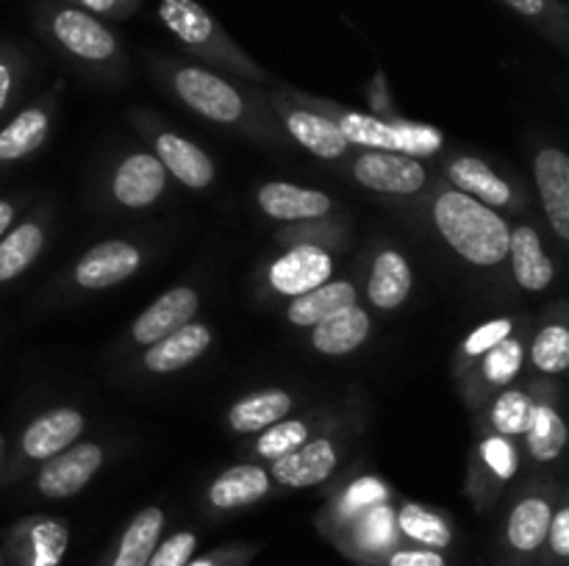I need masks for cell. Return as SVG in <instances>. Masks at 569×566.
Wrapping results in <instances>:
<instances>
[{
	"label": "cell",
	"instance_id": "22",
	"mask_svg": "<svg viewBox=\"0 0 569 566\" xmlns=\"http://www.w3.org/2000/svg\"><path fill=\"white\" fill-rule=\"evenodd\" d=\"M356 305V289L348 281H328L322 286L311 289V292L295 297V303L289 305L287 316L292 325L298 327H315L320 325L328 316L339 314V311Z\"/></svg>",
	"mask_w": 569,
	"mask_h": 566
},
{
	"label": "cell",
	"instance_id": "29",
	"mask_svg": "<svg viewBox=\"0 0 569 566\" xmlns=\"http://www.w3.org/2000/svg\"><path fill=\"white\" fill-rule=\"evenodd\" d=\"M395 522H398V530L420 547L445 549L453 544V527L442 516L417 503H406L395 516Z\"/></svg>",
	"mask_w": 569,
	"mask_h": 566
},
{
	"label": "cell",
	"instance_id": "20",
	"mask_svg": "<svg viewBox=\"0 0 569 566\" xmlns=\"http://www.w3.org/2000/svg\"><path fill=\"white\" fill-rule=\"evenodd\" d=\"M509 255L517 283L526 292H542V289H548L553 283V261L545 255L539 233L533 228L522 225L511 233Z\"/></svg>",
	"mask_w": 569,
	"mask_h": 566
},
{
	"label": "cell",
	"instance_id": "27",
	"mask_svg": "<svg viewBox=\"0 0 569 566\" xmlns=\"http://www.w3.org/2000/svg\"><path fill=\"white\" fill-rule=\"evenodd\" d=\"M292 408V397L287 392H259L250 394V397L239 400L231 408L228 420H231V427L239 433H259L264 427L276 425Z\"/></svg>",
	"mask_w": 569,
	"mask_h": 566
},
{
	"label": "cell",
	"instance_id": "9",
	"mask_svg": "<svg viewBox=\"0 0 569 566\" xmlns=\"http://www.w3.org/2000/svg\"><path fill=\"white\" fill-rule=\"evenodd\" d=\"M53 33L72 55L87 61H106L114 55L117 39L109 28L81 9H61L53 17Z\"/></svg>",
	"mask_w": 569,
	"mask_h": 566
},
{
	"label": "cell",
	"instance_id": "16",
	"mask_svg": "<svg viewBox=\"0 0 569 566\" xmlns=\"http://www.w3.org/2000/svg\"><path fill=\"white\" fill-rule=\"evenodd\" d=\"M209 344H211L209 327L198 325V322H187L183 327L172 331L170 336L150 344V350L144 353V366H148L150 372H159V375L178 372L183 370V366L192 364V361H198L200 355L209 350Z\"/></svg>",
	"mask_w": 569,
	"mask_h": 566
},
{
	"label": "cell",
	"instance_id": "4",
	"mask_svg": "<svg viewBox=\"0 0 569 566\" xmlns=\"http://www.w3.org/2000/svg\"><path fill=\"white\" fill-rule=\"evenodd\" d=\"M103 464V449L92 442L70 444L67 449H61L59 455L48 458V464L42 466L37 477V486L44 497L50 499H64L72 494L81 492L89 481L94 477V472Z\"/></svg>",
	"mask_w": 569,
	"mask_h": 566
},
{
	"label": "cell",
	"instance_id": "41",
	"mask_svg": "<svg viewBox=\"0 0 569 566\" xmlns=\"http://www.w3.org/2000/svg\"><path fill=\"white\" fill-rule=\"evenodd\" d=\"M383 497H387V492H383L381 483H378V481H359L353 488H350L348 497H345L342 511L348 516L365 514V511L372 508V505H381Z\"/></svg>",
	"mask_w": 569,
	"mask_h": 566
},
{
	"label": "cell",
	"instance_id": "45",
	"mask_svg": "<svg viewBox=\"0 0 569 566\" xmlns=\"http://www.w3.org/2000/svg\"><path fill=\"white\" fill-rule=\"evenodd\" d=\"M503 3L511 6L522 17H539L548 9V0H503Z\"/></svg>",
	"mask_w": 569,
	"mask_h": 566
},
{
	"label": "cell",
	"instance_id": "7",
	"mask_svg": "<svg viewBox=\"0 0 569 566\" xmlns=\"http://www.w3.org/2000/svg\"><path fill=\"white\" fill-rule=\"evenodd\" d=\"M331 272L333 261L326 250L315 247V244H300L272 264L270 283L276 292L300 297V294L331 281Z\"/></svg>",
	"mask_w": 569,
	"mask_h": 566
},
{
	"label": "cell",
	"instance_id": "11",
	"mask_svg": "<svg viewBox=\"0 0 569 566\" xmlns=\"http://www.w3.org/2000/svg\"><path fill=\"white\" fill-rule=\"evenodd\" d=\"M198 305L200 300L192 289H170V292L161 294L148 311L139 314V320L133 322V338H137L139 344H144V347H150V344H156L159 338L170 336L172 331H178V327H183L187 322H192Z\"/></svg>",
	"mask_w": 569,
	"mask_h": 566
},
{
	"label": "cell",
	"instance_id": "23",
	"mask_svg": "<svg viewBox=\"0 0 569 566\" xmlns=\"http://www.w3.org/2000/svg\"><path fill=\"white\" fill-rule=\"evenodd\" d=\"M370 336V314L359 305L339 311V314L328 316L320 325H315V347L322 355H348L350 350L359 347L365 338Z\"/></svg>",
	"mask_w": 569,
	"mask_h": 566
},
{
	"label": "cell",
	"instance_id": "3",
	"mask_svg": "<svg viewBox=\"0 0 569 566\" xmlns=\"http://www.w3.org/2000/svg\"><path fill=\"white\" fill-rule=\"evenodd\" d=\"M337 125L348 142L365 144L372 150H389V153L403 150L411 159L431 155L442 144V133L428 125H389V122L365 114H345Z\"/></svg>",
	"mask_w": 569,
	"mask_h": 566
},
{
	"label": "cell",
	"instance_id": "14",
	"mask_svg": "<svg viewBox=\"0 0 569 566\" xmlns=\"http://www.w3.org/2000/svg\"><path fill=\"white\" fill-rule=\"evenodd\" d=\"M167 170L150 153L128 155L114 175V198L128 209H144L164 192Z\"/></svg>",
	"mask_w": 569,
	"mask_h": 566
},
{
	"label": "cell",
	"instance_id": "36",
	"mask_svg": "<svg viewBox=\"0 0 569 566\" xmlns=\"http://www.w3.org/2000/svg\"><path fill=\"white\" fill-rule=\"evenodd\" d=\"M306 442H309V427H306L303 422L281 420L276 422V425L264 427L259 444H256V453L267 461H278Z\"/></svg>",
	"mask_w": 569,
	"mask_h": 566
},
{
	"label": "cell",
	"instance_id": "47",
	"mask_svg": "<svg viewBox=\"0 0 569 566\" xmlns=\"http://www.w3.org/2000/svg\"><path fill=\"white\" fill-rule=\"evenodd\" d=\"M11 220H14V205H11L9 200H0V236L9 231Z\"/></svg>",
	"mask_w": 569,
	"mask_h": 566
},
{
	"label": "cell",
	"instance_id": "25",
	"mask_svg": "<svg viewBox=\"0 0 569 566\" xmlns=\"http://www.w3.org/2000/svg\"><path fill=\"white\" fill-rule=\"evenodd\" d=\"M411 292V270L409 261L395 250H387L376 259L372 266L370 283H367V294H370L372 305L378 309H398Z\"/></svg>",
	"mask_w": 569,
	"mask_h": 566
},
{
	"label": "cell",
	"instance_id": "13",
	"mask_svg": "<svg viewBox=\"0 0 569 566\" xmlns=\"http://www.w3.org/2000/svg\"><path fill=\"white\" fill-rule=\"evenodd\" d=\"M83 433V416L76 408H56L33 420L22 433V453L33 461H48L70 447Z\"/></svg>",
	"mask_w": 569,
	"mask_h": 566
},
{
	"label": "cell",
	"instance_id": "46",
	"mask_svg": "<svg viewBox=\"0 0 569 566\" xmlns=\"http://www.w3.org/2000/svg\"><path fill=\"white\" fill-rule=\"evenodd\" d=\"M9 94H11V70L9 64L0 61V111H3L6 103H9Z\"/></svg>",
	"mask_w": 569,
	"mask_h": 566
},
{
	"label": "cell",
	"instance_id": "35",
	"mask_svg": "<svg viewBox=\"0 0 569 566\" xmlns=\"http://www.w3.org/2000/svg\"><path fill=\"white\" fill-rule=\"evenodd\" d=\"M533 364L548 375H559L569 366V333L565 325H548L539 331L531 347Z\"/></svg>",
	"mask_w": 569,
	"mask_h": 566
},
{
	"label": "cell",
	"instance_id": "19",
	"mask_svg": "<svg viewBox=\"0 0 569 566\" xmlns=\"http://www.w3.org/2000/svg\"><path fill=\"white\" fill-rule=\"evenodd\" d=\"M156 150H159L161 166L170 170L172 175L181 183H187V186L206 189L214 181V164H211L209 155H206L198 144L187 142L183 137L161 133L159 142H156Z\"/></svg>",
	"mask_w": 569,
	"mask_h": 566
},
{
	"label": "cell",
	"instance_id": "12",
	"mask_svg": "<svg viewBox=\"0 0 569 566\" xmlns=\"http://www.w3.org/2000/svg\"><path fill=\"white\" fill-rule=\"evenodd\" d=\"M333 469H337V449L328 438L306 442L283 458L272 461V477L289 488L317 486V483L328 481Z\"/></svg>",
	"mask_w": 569,
	"mask_h": 566
},
{
	"label": "cell",
	"instance_id": "28",
	"mask_svg": "<svg viewBox=\"0 0 569 566\" xmlns=\"http://www.w3.org/2000/svg\"><path fill=\"white\" fill-rule=\"evenodd\" d=\"M159 17L181 42L206 44L214 37V20L198 0H161Z\"/></svg>",
	"mask_w": 569,
	"mask_h": 566
},
{
	"label": "cell",
	"instance_id": "39",
	"mask_svg": "<svg viewBox=\"0 0 569 566\" xmlns=\"http://www.w3.org/2000/svg\"><path fill=\"white\" fill-rule=\"evenodd\" d=\"M372 566H448V558H445L439 549H406V547H392L387 553L370 558Z\"/></svg>",
	"mask_w": 569,
	"mask_h": 566
},
{
	"label": "cell",
	"instance_id": "44",
	"mask_svg": "<svg viewBox=\"0 0 569 566\" xmlns=\"http://www.w3.org/2000/svg\"><path fill=\"white\" fill-rule=\"evenodd\" d=\"M248 560L244 549H222V553L203 555V558H192L187 566H242Z\"/></svg>",
	"mask_w": 569,
	"mask_h": 566
},
{
	"label": "cell",
	"instance_id": "33",
	"mask_svg": "<svg viewBox=\"0 0 569 566\" xmlns=\"http://www.w3.org/2000/svg\"><path fill=\"white\" fill-rule=\"evenodd\" d=\"M567 444V427L550 405H537L531 427H528V447L537 461L559 458Z\"/></svg>",
	"mask_w": 569,
	"mask_h": 566
},
{
	"label": "cell",
	"instance_id": "34",
	"mask_svg": "<svg viewBox=\"0 0 569 566\" xmlns=\"http://www.w3.org/2000/svg\"><path fill=\"white\" fill-rule=\"evenodd\" d=\"M533 411H537V403H533L526 392H503L492 408L495 431L503 433V436H520V433H528Z\"/></svg>",
	"mask_w": 569,
	"mask_h": 566
},
{
	"label": "cell",
	"instance_id": "1",
	"mask_svg": "<svg viewBox=\"0 0 569 566\" xmlns=\"http://www.w3.org/2000/svg\"><path fill=\"white\" fill-rule=\"evenodd\" d=\"M433 220L450 247L478 266H495L509 255L511 231L503 216L465 192H445L433 205Z\"/></svg>",
	"mask_w": 569,
	"mask_h": 566
},
{
	"label": "cell",
	"instance_id": "43",
	"mask_svg": "<svg viewBox=\"0 0 569 566\" xmlns=\"http://www.w3.org/2000/svg\"><path fill=\"white\" fill-rule=\"evenodd\" d=\"M487 461L498 477L515 475V469H517L515 449H511V444L503 442V438H492V442L487 444Z\"/></svg>",
	"mask_w": 569,
	"mask_h": 566
},
{
	"label": "cell",
	"instance_id": "26",
	"mask_svg": "<svg viewBox=\"0 0 569 566\" xmlns=\"http://www.w3.org/2000/svg\"><path fill=\"white\" fill-rule=\"evenodd\" d=\"M287 128L309 153L320 155V159H339L350 144L345 133L339 131L337 122L326 120L320 114H311V111H292Z\"/></svg>",
	"mask_w": 569,
	"mask_h": 566
},
{
	"label": "cell",
	"instance_id": "31",
	"mask_svg": "<svg viewBox=\"0 0 569 566\" xmlns=\"http://www.w3.org/2000/svg\"><path fill=\"white\" fill-rule=\"evenodd\" d=\"M395 536H398V522H395L392 511L383 503L372 505L365 514H359V522L353 527L356 553L365 560L376 558V555L395 547Z\"/></svg>",
	"mask_w": 569,
	"mask_h": 566
},
{
	"label": "cell",
	"instance_id": "38",
	"mask_svg": "<svg viewBox=\"0 0 569 566\" xmlns=\"http://www.w3.org/2000/svg\"><path fill=\"white\" fill-rule=\"evenodd\" d=\"M198 549V536L192 530H178L170 538L156 544L153 555L144 566H187Z\"/></svg>",
	"mask_w": 569,
	"mask_h": 566
},
{
	"label": "cell",
	"instance_id": "37",
	"mask_svg": "<svg viewBox=\"0 0 569 566\" xmlns=\"http://www.w3.org/2000/svg\"><path fill=\"white\" fill-rule=\"evenodd\" d=\"M522 366V344L515 338L506 336L503 342H498L495 347L487 350V361H483V372H487L489 383H498L506 386L509 381H515V375Z\"/></svg>",
	"mask_w": 569,
	"mask_h": 566
},
{
	"label": "cell",
	"instance_id": "10",
	"mask_svg": "<svg viewBox=\"0 0 569 566\" xmlns=\"http://www.w3.org/2000/svg\"><path fill=\"white\" fill-rule=\"evenodd\" d=\"M537 186L542 198L545 214L553 225L556 236L569 239V159L565 150L545 148L539 150L537 164Z\"/></svg>",
	"mask_w": 569,
	"mask_h": 566
},
{
	"label": "cell",
	"instance_id": "30",
	"mask_svg": "<svg viewBox=\"0 0 569 566\" xmlns=\"http://www.w3.org/2000/svg\"><path fill=\"white\" fill-rule=\"evenodd\" d=\"M42 228L37 222H22L6 233V239H0V283L14 281L20 272H26L42 250Z\"/></svg>",
	"mask_w": 569,
	"mask_h": 566
},
{
	"label": "cell",
	"instance_id": "32",
	"mask_svg": "<svg viewBox=\"0 0 569 566\" xmlns=\"http://www.w3.org/2000/svg\"><path fill=\"white\" fill-rule=\"evenodd\" d=\"M48 137V114L42 109H26L0 131V161H14L33 153Z\"/></svg>",
	"mask_w": 569,
	"mask_h": 566
},
{
	"label": "cell",
	"instance_id": "18",
	"mask_svg": "<svg viewBox=\"0 0 569 566\" xmlns=\"http://www.w3.org/2000/svg\"><path fill=\"white\" fill-rule=\"evenodd\" d=\"M161 530H164V511L156 508V505L139 511L120 536L106 566H144L153 555L156 544L161 542Z\"/></svg>",
	"mask_w": 569,
	"mask_h": 566
},
{
	"label": "cell",
	"instance_id": "15",
	"mask_svg": "<svg viewBox=\"0 0 569 566\" xmlns=\"http://www.w3.org/2000/svg\"><path fill=\"white\" fill-rule=\"evenodd\" d=\"M553 508L545 497H522L506 522V547L515 558L528 560L545 547Z\"/></svg>",
	"mask_w": 569,
	"mask_h": 566
},
{
	"label": "cell",
	"instance_id": "6",
	"mask_svg": "<svg viewBox=\"0 0 569 566\" xmlns=\"http://www.w3.org/2000/svg\"><path fill=\"white\" fill-rule=\"evenodd\" d=\"M353 175L367 189L387 194H415L417 189L426 186V170L420 161L403 153H389V150L361 155L356 161Z\"/></svg>",
	"mask_w": 569,
	"mask_h": 566
},
{
	"label": "cell",
	"instance_id": "42",
	"mask_svg": "<svg viewBox=\"0 0 569 566\" xmlns=\"http://www.w3.org/2000/svg\"><path fill=\"white\" fill-rule=\"evenodd\" d=\"M509 333H511V322L509 320L487 322V325H481L476 333H472L470 338H467L465 350L470 355H481V353H487L489 347H495L498 342H503Z\"/></svg>",
	"mask_w": 569,
	"mask_h": 566
},
{
	"label": "cell",
	"instance_id": "21",
	"mask_svg": "<svg viewBox=\"0 0 569 566\" xmlns=\"http://www.w3.org/2000/svg\"><path fill=\"white\" fill-rule=\"evenodd\" d=\"M270 492V475H267L261 466L242 464L231 466L228 472H222L209 488V503L220 511H233L244 508L250 503H259L264 494Z\"/></svg>",
	"mask_w": 569,
	"mask_h": 566
},
{
	"label": "cell",
	"instance_id": "24",
	"mask_svg": "<svg viewBox=\"0 0 569 566\" xmlns=\"http://www.w3.org/2000/svg\"><path fill=\"white\" fill-rule=\"evenodd\" d=\"M450 181L456 183V192L470 194L472 200L483 205H506L511 200V189L498 172H492V166L483 164L481 159H456L450 164Z\"/></svg>",
	"mask_w": 569,
	"mask_h": 566
},
{
	"label": "cell",
	"instance_id": "5",
	"mask_svg": "<svg viewBox=\"0 0 569 566\" xmlns=\"http://www.w3.org/2000/svg\"><path fill=\"white\" fill-rule=\"evenodd\" d=\"M176 92L187 105H192L198 114L214 122H237L242 117L244 105L237 89L217 78L214 72L187 67L176 75Z\"/></svg>",
	"mask_w": 569,
	"mask_h": 566
},
{
	"label": "cell",
	"instance_id": "2",
	"mask_svg": "<svg viewBox=\"0 0 569 566\" xmlns=\"http://www.w3.org/2000/svg\"><path fill=\"white\" fill-rule=\"evenodd\" d=\"M67 547L70 530L64 522L37 516L9 533L0 547V566H61Z\"/></svg>",
	"mask_w": 569,
	"mask_h": 566
},
{
	"label": "cell",
	"instance_id": "40",
	"mask_svg": "<svg viewBox=\"0 0 569 566\" xmlns=\"http://www.w3.org/2000/svg\"><path fill=\"white\" fill-rule=\"evenodd\" d=\"M545 544H548V553L556 564H565L569 558V505H561L559 511H553Z\"/></svg>",
	"mask_w": 569,
	"mask_h": 566
},
{
	"label": "cell",
	"instance_id": "8",
	"mask_svg": "<svg viewBox=\"0 0 569 566\" xmlns=\"http://www.w3.org/2000/svg\"><path fill=\"white\" fill-rule=\"evenodd\" d=\"M139 264H142V255L133 244L111 239V242L92 247L78 261L76 281L83 289H109L114 283L128 281L139 270Z\"/></svg>",
	"mask_w": 569,
	"mask_h": 566
},
{
	"label": "cell",
	"instance_id": "17",
	"mask_svg": "<svg viewBox=\"0 0 569 566\" xmlns=\"http://www.w3.org/2000/svg\"><path fill=\"white\" fill-rule=\"evenodd\" d=\"M259 205L272 216V220H317L331 211L328 194L315 192V189L292 186V183H267L259 192Z\"/></svg>",
	"mask_w": 569,
	"mask_h": 566
}]
</instances>
